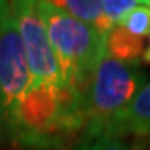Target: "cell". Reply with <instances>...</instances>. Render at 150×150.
I'll return each instance as SVG.
<instances>
[{
  "mask_svg": "<svg viewBox=\"0 0 150 150\" xmlns=\"http://www.w3.org/2000/svg\"><path fill=\"white\" fill-rule=\"evenodd\" d=\"M35 7L60 65L65 87L85 98L92 74L107 57L105 35L69 15L54 2H35Z\"/></svg>",
  "mask_w": 150,
  "mask_h": 150,
  "instance_id": "6da1fadb",
  "label": "cell"
},
{
  "mask_svg": "<svg viewBox=\"0 0 150 150\" xmlns=\"http://www.w3.org/2000/svg\"><path fill=\"white\" fill-rule=\"evenodd\" d=\"M147 83L149 75L142 70L140 62H120L105 57L87 85L85 125L79 140L115 135L120 117Z\"/></svg>",
  "mask_w": 150,
  "mask_h": 150,
  "instance_id": "7a4b0ae2",
  "label": "cell"
},
{
  "mask_svg": "<svg viewBox=\"0 0 150 150\" xmlns=\"http://www.w3.org/2000/svg\"><path fill=\"white\" fill-rule=\"evenodd\" d=\"M30 85L20 32L8 2L0 25V139L10 140Z\"/></svg>",
  "mask_w": 150,
  "mask_h": 150,
  "instance_id": "3957f363",
  "label": "cell"
},
{
  "mask_svg": "<svg viewBox=\"0 0 150 150\" xmlns=\"http://www.w3.org/2000/svg\"><path fill=\"white\" fill-rule=\"evenodd\" d=\"M12 13L20 32V38L25 50V59L30 74L28 90L38 92H60L69 90L65 87L62 70L50 47L47 32L37 13L35 2L17 0L10 2ZM70 92V90H69Z\"/></svg>",
  "mask_w": 150,
  "mask_h": 150,
  "instance_id": "277c9868",
  "label": "cell"
},
{
  "mask_svg": "<svg viewBox=\"0 0 150 150\" xmlns=\"http://www.w3.org/2000/svg\"><path fill=\"white\" fill-rule=\"evenodd\" d=\"M129 134L150 139V82L134 97L117 123V137Z\"/></svg>",
  "mask_w": 150,
  "mask_h": 150,
  "instance_id": "5b68a950",
  "label": "cell"
},
{
  "mask_svg": "<svg viewBox=\"0 0 150 150\" xmlns=\"http://www.w3.org/2000/svg\"><path fill=\"white\" fill-rule=\"evenodd\" d=\"M107 57L120 62H140L144 55V38H139L127 32L122 25L113 27L105 37Z\"/></svg>",
  "mask_w": 150,
  "mask_h": 150,
  "instance_id": "8992f818",
  "label": "cell"
},
{
  "mask_svg": "<svg viewBox=\"0 0 150 150\" xmlns=\"http://www.w3.org/2000/svg\"><path fill=\"white\" fill-rule=\"evenodd\" d=\"M54 4L74 18L95 27L100 32L103 18V2H98V0H60V2H54Z\"/></svg>",
  "mask_w": 150,
  "mask_h": 150,
  "instance_id": "52a82bcc",
  "label": "cell"
},
{
  "mask_svg": "<svg viewBox=\"0 0 150 150\" xmlns=\"http://www.w3.org/2000/svg\"><path fill=\"white\" fill-rule=\"evenodd\" d=\"M137 0H103V18H102V35L107 37V33L113 27L122 25L125 17L139 5Z\"/></svg>",
  "mask_w": 150,
  "mask_h": 150,
  "instance_id": "ba28073f",
  "label": "cell"
},
{
  "mask_svg": "<svg viewBox=\"0 0 150 150\" xmlns=\"http://www.w3.org/2000/svg\"><path fill=\"white\" fill-rule=\"evenodd\" d=\"M122 27L139 38L150 37V5L147 2H140L129 15L125 17Z\"/></svg>",
  "mask_w": 150,
  "mask_h": 150,
  "instance_id": "9c48e42d",
  "label": "cell"
},
{
  "mask_svg": "<svg viewBox=\"0 0 150 150\" xmlns=\"http://www.w3.org/2000/svg\"><path fill=\"white\" fill-rule=\"evenodd\" d=\"M70 150H130V147L115 135H102L95 139H80Z\"/></svg>",
  "mask_w": 150,
  "mask_h": 150,
  "instance_id": "30bf717a",
  "label": "cell"
},
{
  "mask_svg": "<svg viewBox=\"0 0 150 150\" xmlns=\"http://www.w3.org/2000/svg\"><path fill=\"white\" fill-rule=\"evenodd\" d=\"M142 60H144L145 64L150 65V42H149V45H147V48H145L144 55H142Z\"/></svg>",
  "mask_w": 150,
  "mask_h": 150,
  "instance_id": "8fae6325",
  "label": "cell"
},
{
  "mask_svg": "<svg viewBox=\"0 0 150 150\" xmlns=\"http://www.w3.org/2000/svg\"><path fill=\"white\" fill-rule=\"evenodd\" d=\"M7 7H8V2H0V25H2V18H4V13H5Z\"/></svg>",
  "mask_w": 150,
  "mask_h": 150,
  "instance_id": "7c38bea8",
  "label": "cell"
},
{
  "mask_svg": "<svg viewBox=\"0 0 150 150\" xmlns=\"http://www.w3.org/2000/svg\"><path fill=\"white\" fill-rule=\"evenodd\" d=\"M149 5H150V0H149Z\"/></svg>",
  "mask_w": 150,
  "mask_h": 150,
  "instance_id": "4fadbf2b",
  "label": "cell"
}]
</instances>
